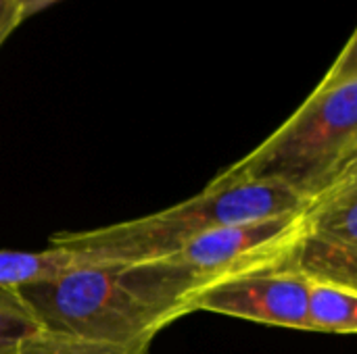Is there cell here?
<instances>
[{"label":"cell","instance_id":"cell-4","mask_svg":"<svg viewBox=\"0 0 357 354\" xmlns=\"http://www.w3.org/2000/svg\"><path fill=\"white\" fill-rule=\"evenodd\" d=\"M303 236L301 211L205 232L165 259L186 269L201 294L220 282L291 263Z\"/></svg>","mask_w":357,"mask_h":354},{"label":"cell","instance_id":"cell-7","mask_svg":"<svg viewBox=\"0 0 357 354\" xmlns=\"http://www.w3.org/2000/svg\"><path fill=\"white\" fill-rule=\"evenodd\" d=\"M293 269L310 282L357 288V248L305 234L293 255Z\"/></svg>","mask_w":357,"mask_h":354},{"label":"cell","instance_id":"cell-13","mask_svg":"<svg viewBox=\"0 0 357 354\" xmlns=\"http://www.w3.org/2000/svg\"><path fill=\"white\" fill-rule=\"evenodd\" d=\"M59 0H15V13H17V23L21 25L23 21H27L29 17L38 15L40 10L48 8L50 4H54Z\"/></svg>","mask_w":357,"mask_h":354},{"label":"cell","instance_id":"cell-5","mask_svg":"<svg viewBox=\"0 0 357 354\" xmlns=\"http://www.w3.org/2000/svg\"><path fill=\"white\" fill-rule=\"evenodd\" d=\"M305 307L307 280L293 269V261L220 282L192 300V313L207 311L301 332H307Z\"/></svg>","mask_w":357,"mask_h":354},{"label":"cell","instance_id":"cell-3","mask_svg":"<svg viewBox=\"0 0 357 354\" xmlns=\"http://www.w3.org/2000/svg\"><path fill=\"white\" fill-rule=\"evenodd\" d=\"M307 202L274 182L211 179L197 196L140 219L86 232H61L48 246L73 255L77 265H136L172 257L197 236L253 219L301 213Z\"/></svg>","mask_w":357,"mask_h":354},{"label":"cell","instance_id":"cell-12","mask_svg":"<svg viewBox=\"0 0 357 354\" xmlns=\"http://www.w3.org/2000/svg\"><path fill=\"white\" fill-rule=\"evenodd\" d=\"M19 27L15 0H0V46L8 40V35Z\"/></svg>","mask_w":357,"mask_h":354},{"label":"cell","instance_id":"cell-1","mask_svg":"<svg viewBox=\"0 0 357 354\" xmlns=\"http://www.w3.org/2000/svg\"><path fill=\"white\" fill-rule=\"evenodd\" d=\"M17 292L44 330L151 348L163 328L192 313L199 288L180 265L157 259L136 265H73Z\"/></svg>","mask_w":357,"mask_h":354},{"label":"cell","instance_id":"cell-2","mask_svg":"<svg viewBox=\"0 0 357 354\" xmlns=\"http://www.w3.org/2000/svg\"><path fill=\"white\" fill-rule=\"evenodd\" d=\"M357 167V33L301 102L257 148L222 169L218 182H274L305 202Z\"/></svg>","mask_w":357,"mask_h":354},{"label":"cell","instance_id":"cell-10","mask_svg":"<svg viewBox=\"0 0 357 354\" xmlns=\"http://www.w3.org/2000/svg\"><path fill=\"white\" fill-rule=\"evenodd\" d=\"M151 348L113 346L82 340L69 334H59L50 330H40L19 342L13 354H149Z\"/></svg>","mask_w":357,"mask_h":354},{"label":"cell","instance_id":"cell-9","mask_svg":"<svg viewBox=\"0 0 357 354\" xmlns=\"http://www.w3.org/2000/svg\"><path fill=\"white\" fill-rule=\"evenodd\" d=\"M73 265L77 263L71 252L52 246L40 252L0 250V288L21 290L52 280Z\"/></svg>","mask_w":357,"mask_h":354},{"label":"cell","instance_id":"cell-8","mask_svg":"<svg viewBox=\"0 0 357 354\" xmlns=\"http://www.w3.org/2000/svg\"><path fill=\"white\" fill-rule=\"evenodd\" d=\"M307 332L354 336L357 332V288L307 280Z\"/></svg>","mask_w":357,"mask_h":354},{"label":"cell","instance_id":"cell-6","mask_svg":"<svg viewBox=\"0 0 357 354\" xmlns=\"http://www.w3.org/2000/svg\"><path fill=\"white\" fill-rule=\"evenodd\" d=\"M305 234L357 248V167L303 207Z\"/></svg>","mask_w":357,"mask_h":354},{"label":"cell","instance_id":"cell-11","mask_svg":"<svg viewBox=\"0 0 357 354\" xmlns=\"http://www.w3.org/2000/svg\"><path fill=\"white\" fill-rule=\"evenodd\" d=\"M44 330L17 290L0 288V354H13L19 342Z\"/></svg>","mask_w":357,"mask_h":354}]
</instances>
